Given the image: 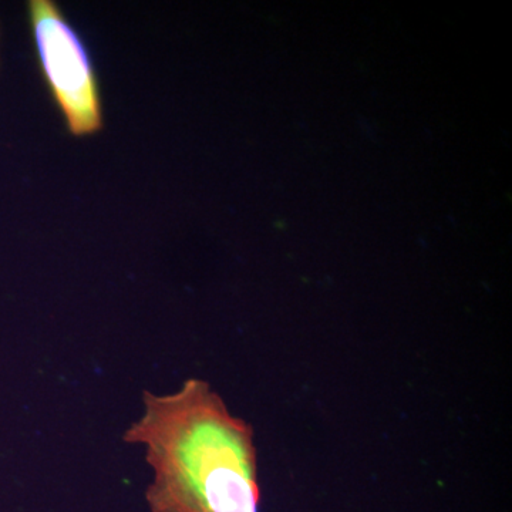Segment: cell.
<instances>
[{
    "instance_id": "cell-2",
    "label": "cell",
    "mask_w": 512,
    "mask_h": 512,
    "mask_svg": "<svg viewBox=\"0 0 512 512\" xmlns=\"http://www.w3.org/2000/svg\"><path fill=\"white\" fill-rule=\"evenodd\" d=\"M29 9L47 82L70 131L76 136L96 133L103 126L99 89L82 40L56 3L33 0Z\"/></svg>"
},
{
    "instance_id": "cell-1",
    "label": "cell",
    "mask_w": 512,
    "mask_h": 512,
    "mask_svg": "<svg viewBox=\"0 0 512 512\" xmlns=\"http://www.w3.org/2000/svg\"><path fill=\"white\" fill-rule=\"evenodd\" d=\"M143 406L124 441L143 447L153 470L151 512L259 511L254 429L207 380L192 377L168 394L144 392Z\"/></svg>"
}]
</instances>
